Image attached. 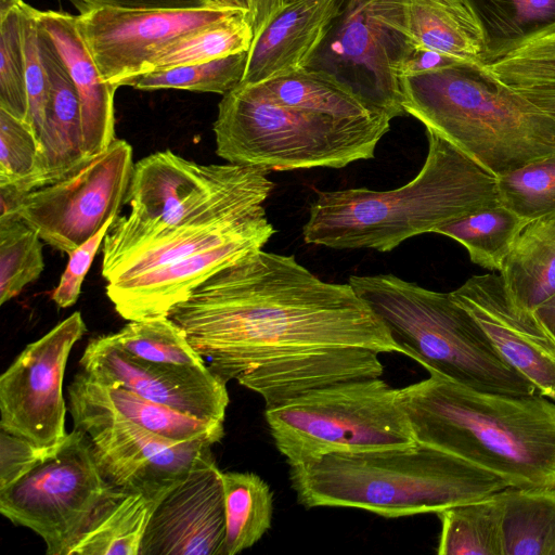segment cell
<instances>
[{
    "label": "cell",
    "mask_w": 555,
    "mask_h": 555,
    "mask_svg": "<svg viewBox=\"0 0 555 555\" xmlns=\"http://www.w3.org/2000/svg\"><path fill=\"white\" fill-rule=\"evenodd\" d=\"M168 317L208 369L266 408L330 384L380 377L379 353L402 348L349 283L325 282L294 256L249 251Z\"/></svg>",
    "instance_id": "1"
},
{
    "label": "cell",
    "mask_w": 555,
    "mask_h": 555,
    "mask_svg": "<svg viewBox=\"0 0 555 555\" xmlns=\"http://www.w3.org/2000/svg\"><path fill=\"white\" fill-rule=\"evenodd\" d=\"M414 439L502 478L555 488V402L481 391L438 373L400 388Z\"/></svg>",
    "instance_id": "2"
},
{
    "label": "cell",
    "mask_w": 555,
    "mask_h": 555,
    "mask_svg": "<svg viewBox=\"0 0 555 555\" xmlns=\"http://www.w3.org/2000/svg\"><path fill=\"white\" fill-rule=\"evenodd\" d=\"M420 172L389 191H319L302 228L306 243L336 249L389 251L413 236L501 204L496 177L447 140L426 131Z\"/></svg>",
    "instance_id": "3"
},
{
    "label": "cell",
    "mask_w": 555,
    "mask_h": 555,
    "mask_svg": "<svg viewBox=\"0 0 555 555\" xmlns=\"http://www.w3.org/2000/svg\"><path fill=\"white\" fill-rule=\"evenodd\" d=\"M400 87L406 115L495 177L555 153V118L487 65L401 76Z\"/></svg>",
    "instance_id": "4"
},
{
    "label": "cell",
    "mask_w": 555,
    "mask_h": 555,
    "mask_svg": "<svg viewBox=\"0 0 555 555\" xmlns=\"http://www.w3.org/2000/svg\"><path fill=\"white\" fill-rule=\"evenodd\" d=\"M289 479L307 508L352 507L388 518L437 514L508 487L499 476L422 443L330 454L291 467Z\"/></svg>",
    "instance_id": "5"
},
{
    "label": "cell",
    "mask_w": 555,
    "mask_h": 555,
    "mask_svg": "<svg viewBox=\"0 0 555 555\" xmlns=\"http://www.w3.org/2000/svg\"><path fill=\"white\" fill-rule=\"evenodd\" d=\"M348 283L388 327L403 354L428 372L481 391L538 393L502 359L450 293L430 291L393 274L351 275Z\"/></svg>",
    "instance_id": "6"
},
{
    "label": "cell",
    "mask_w": 555,
    "mask_h": 555,
    "mask_svg": "<svg viewBox=\"0 0 555 555\" xmlns=\"http://www.w3.org/2000/svg\"><path fill=\"white\" fill-rule=\"evenodd\" d=\"M390 120L386 115L333 118L278 104L238 85L219 102L212 129L216 153L230 164L268 172L337 169L373 158Z\"/></svg>",
    "instance_id": "7"
},
{
    "label": "cell",
    "mask_w": 555,
    "mask_h": 555,
    "mask_svg": "<svg viewBox=\"0 0 555 555\" xmlns=\"http://www.w3.org/2000/svg\"><path fill=\"white\" fill-rule=\"evenodd\" d=\"M268 171L236 164L203 165L167 150L134 164L126 202L103 241L102 261L178 228L217 221L264 204Z\"/></svg>",
    "instance_id": "8"
},
{
    "label": "cell",
    "mask_w": 555,
    "mask_h": 555,
    "mask_svg": "<svg viewBox=\"0 0 555 555\" xmlns=\"http://www.w3.org/2000/svg\"><path fill=\"white\" fill-rule=\"evenodd\" d=\"M279 452L291 467L335 453L409 448L414 439L400 389L379 377L330 384L266 408Z\"/></svg>",
    "instance_id": "9"
},
{
    "label": "cell",
    "mask_w": 555,
    "mask_h": 555,
    "mask_svg": "<svg viewBox=\"0 0 555 555\" xmlns=\"http://www.w3.org/2000/svg\"><path fill=\"white\" fill-rule=\"evenodd\" d=\"M129 492L102 475L86 435L73 429L40 463L0 490V513L37 533L48 555H72L102 514Z\"/></svg>",
    "instance_id": "10"
},
{
    "label": "cell",
    "mask_w": 555,
    "mask_h": 555,
    "mask_svg": "<svg viewBox=\"0 0 555 555\" xmlns=\"http://www.w3.org/2000/svg\"><path fill=\"white\" fill-rule=\"evenodd\" d=\"M133 167L132 146L115 139L54 182L24 194L0 189V216L16 215L44 243L69 255L117 217Z\"/></svg>",
    "instance_id": "11"
},
{
    "label": "cell",
    "mask_w": 555,
    "mask_h": 555,
    "mask_svg": "<svg viewBox=\"0 0 555 555\" xmlns=\"http://www.w3.org/2000/svg\"><path fill=\"white\" fill-rule=\"evenodd\" d=\"M68 410L103 477L127 492L163 496L211 453L214 443L207 440H170L114 412L76 403L69 402Z\"/></svg>",
    "instance_id": "12"
},
{
    "label": "cell",
    "mask_w": 555,
    "mask_h": 555,
    "mask_svg": "<svg viewBox=\"0 0 555 555\" xmlns=\"http://www.w3.org/2000/svg\"><path fill=\"white\" fill-rule=\"evenodd\" d=\"M86 332L81 313L75 311L15 358L0 377L1 430L42 448L65 439V367Z\"/></svg>",
    "instance_id": "13"
},
{
    "label": "cell",
    "mask_w": 555,
    "mask_h": 555,
    "mask_svg": "<svg viewBox=\"0 0 555 555\" xmlns=\"http://www.w3.org/2000/svg\"><path fill=\"white\" fill-rule=\"evenodd\" d=\"M240 11L100 8L81 12L76 22L102 79L118 88L143 75L150 62L176 40Z\"/></svg>",
    "instance_id": "14"
},
{
    "label": "cell",
    "mask_w": 555,
    "mask_h": 555,
    "mask_svg": "<svg viewBox=\"0 0 555 555\" xmlns=\"http://www.w3.org/2000/svg\"><path fill=\"white\" fill-rule=\"evenodd\" d=\"M397 59V41L377 20L373 0H349L308 68L327 72L393 119L406 115Z\"/></svg>",
    "instance_id": "15"
},
{
    "label": "cell",
    "mask_w": 555,
    "mask_h": 555,
    "mask_svg": "<svg viewBox=\"0 0 555 555\" xmlns=\"http://www.w3.org/2000/svg\"><path fill=\"white\" fill-rule=\"evenodd\" d=\"M91 379L125 387L185 414L224 423L227 383L208 366L162 364L133 357L111 334L90 339L79 360Z\"/></svg>",
    "instance_id": "16"
},
{
    "label": "cell",
    "mask_w": 555,
    "mask_h": 555,
    "mask_svg": "<svg viewBox=\"0 0 555 555\" xmlns=\"http://www.w3.org/2000/svg\"><path fill=\"white\" fill-rule=\"evenodd\" d=\"M450 294L502 359L555 402V339L533 311L513 301L500 274L474 275Z\"/></svg>",
    "instance_id": "17"
},
{
    "label": "cell",
    "mask_w": 555,
    "mask_h": 555,
    "mask_svg": "<svg viewBox=\"0 0 555 555\" xmlns=\"http://www.w3.org/2000/svg\"><path fill=\"white\" fill-rule=\"evenodd\" d=\"M221 470L212 452L156 504L139 555H225Z\"/></svg>",
    "instance_id": "18"
},
{
    "label": "cell",
    "mask_w": 555,
    "mask_h": 555,
    "mask_svg": "<svg viewBox=\"0 0 555 555\" xmlns=\"http://www.w3.org/2000/svg\"><path fill=\"white\" fill-rule=\"evenodd\" d=\"M274 233V228L256 231L134 278L107 283L106 295L125 320L168 317L210 275L243 255L261 249Z\"/></svg>",
    "instance_id": "19"
},
{
    "label": "cell",
    "mask_w": 555,
    "mask_h": 555,
    "mask_svg": "<svg viewBox=\"0 0 555 555\" xmlns=\"http://www.w3.org/2000/svg\"><path fill=\"white\" fill-rule=\"evenodd\" d=\"M373 10L397 41L398 54L429 50L482 64L481 29L465 0H373Z\"/></svg>",
    "instance_id": "20"
},
{
    "label": "cell",
    "mask_w": 555,
    "mask_h": 555,
    "mask_svg": "<svg viewBox=\"0 0 555 555\" xmlns=\"http://www.w3.org/2000/svg\"><path fill=\"white\" fill-rule=\"evenodd\" d=\"M341 10L336 0L288 2L253 41L240 85H257L307 68Z\"/></svg>",
    "instance_id": "21"
},
{
    "label": "cell",
    "mask_w": 555,
    "mask_h": 555,
    "mask_svg": "<svg viewBox=\"0 0 555 555\" xmlns=\"http://www.w3.org/2000/svg\"><path fill=\"white\" fill-rule=\"evenodd\" d=\"M37 18L53 41L77 91L85 153L98 154L116 139L114 95L117 88L102 79L79 34L76 16L37 10Z\"/></svg>",
    "instance_id": "22"
},
{
    "label": "cell",
    "mask_w": 555,
    "mask_h": 555,
    "mask_svg": "<svg viewBox=\"0 0 555 555\" xmlns=\"http://www.w3.org/2000/svg\"><path fill=\"white\" fill-rule=\"evenodd\" d=\"M39 39L50 88L39 139L35 189L60 179L88 156L83 150L77 91L53 41L40 24Z\"/></svg>",
    "instance_id": "23"
},
{
    "label": "cell",
    "mask_w": 555,
    "mask_h": 555,
    "mask_svg": "<svg viewBox=\"0 0 555 555\" xmlns=\"http://www.w3.org/2000/svg\"><path fill=\"white\" fill-rule=\"evenodd\" d=\"M273 228L263 204L217 221L178 228L102 261L107 283L125 281L236 237Z\"/></svg>",
    "instance_id": "24"
},
{
    "label": "cell",
    "mask_w": 555,
    "mask_h": 555,
    "mask_svg": "<svg viewBox=\"0 0 555 555\" xmlns=\"http://www.w3.org/2000/svg\"><path fill=\"white\" fill-rule=\"evenodd\" d=\"M68 402L109 411L164 438L219 442L222 422L202 420L144 398L125 387L89 378L81 370L67 387Z\"/></svg>",
    "instance_id": "25"
},
{
    "label": "cell",
    "mask_w": 555,
    "mask_h": 555,
    "mask_svg": "<svg viewBox=\"0 0 555 555\" xmlns=\"http://www.w3.org/2000/svg\"><path fill=\"white\" fill-rule=\"evenodd\" d=\"M500 276L513 301L530 311L555 294V216L524 227Z\"/></svg>",
    "instance_id": "26"
},
{
    "label": "cell",
    "mask_w": 555,
    "mask_h": 555,
    "mask_svg": "<svg viewBox=\"0 0 555 555\" xmlns=\"http://www.w3.org/2000/svg\"><path fill=\"white\" fill-rule=\"evenodd\" d=\"M481 29L485 65L555 33V0H465Z\"/></svg>",
    "instance_id": "27"
},
{
    "label": "cell",
    "mask_w": 555,
    "mask_h": 555,
    "mask_svg": "<svg viewBox=\"0 0 555 555\" xmlns=\"http://www.w3.org/2000/svg\"><path fill=\"white\" fill-rule=\"evenodd\" d=\"M248 86L278 104L333 118L359 119L386 115L376 112L350 87L321 69L307 67Z\"/></svg>",
    "instance_id": "28"
},
{
    "label": "cell",
    "mask_w": 555,
    "mask_h": 555,
    "mask_svg": "<svg viewBox=\"0 0 555 555\" xmlns=\"http://www.w3.org/2000/svg\"><path fill=\"white\" fill-rule=\"evenodd\" d=\"M500 494L504 555H552L555 488L507 487Z\"/></svg>",
    "instance_id": "29"
},
{
    "label": "cell",
    "mask_w": 555,
    "mask_h": 555,
    "mask_svg": "<svg viewBox=\"0 0 555 555\" xmlns=\"http://www.w3.org/2000/svg\"><path fill=\"white\" fill-rule=\"evenodd\" d=\"M225 513V555L251 547L270 529L273 494L249 472H221Z\"/></svg>",
    "instance_id": "30"
},
{
    "label": "cell",
    "mask_w": 555,
    "mask_h": 555,
    "mask_svg": "<svg viewBox=\"0 0 555 555\" xmlns=\"http://www.w3.org/2000/svg\"><path fill=\"white\" fill-rule=\"evenodd\" d=\"M502 512L499 491L437 513L441 521L437 554L504 555Z\"/></svg>",
    "instance_id": "31"
},
{
    "label": "cell",
    "mask_w": 555,
    "mask_h": 555,
    "mask_svg": "<svg viewBox=\"0 0 555 555\" xmlns=\"http://www.w3.org/2000/svg\"><path fill=\"white\" fill-rule=\"evenodd\" d=\"M527 223L514 211L499 204L450 221L435 233L461 243L474 263L500 271Z\"/></svg>",
    "instance_id": "32"
},
{
    "label": "cell",
    "mask_w": 555,
    "mask_h": 555,
    "mask_svg": "<svg viewBox=\"0 0 555 555\" xmlns=\"http://www.w3.org/2000/svg\"><path fill=\"white\" fill-rule=\"evenodd\" d=\"M160 499L125 494L82 535L72 555H139L149 519Z\"/></svg>",
    "instance_id": "33"
},
{
    "label": "cell",
    "mask_w": 555,
    "mask_h": 555,
    "mask_svg": "<svg viewBox=\"0 0 555 555\" xmlns=\"http://www.w3.org/2000/svg\"><path fill=\"white\" fill-rule=\"evenodd\" d=\"M253 39L249 12L240 11L176 40L150 62L144 74L249 51Z\"/></svg>",
    "instance_id": "34"
},
{
    "label": "cell",
    "mask_w": 555,
    "mask_h": 555,
    "mask_svg": "<svg viewBox=\"0 0 555 555\" xmlns=\"http://www.w3.org/2000/svg\"><path fill=\"white\" fill-rule=\"evenodd\" d=\"M111 336L128 353L145 361L207 366L190 345L184 331L169 317L129 321Z\"/></svg>",
    "instance_id": "35"
},
{
    "label": "cell",
    "mask_w": 555,
    "mask_h": 555,
    "mask_svg": "<svg viewBox=\"0 0 555 555\" xmlns=\"http://www.w3.org/2000/svg\"><path fill=\"white\" fill-rule=\"evenodd\" d=\"M43 269L39 234L16 215L0 216V305L36 281Z\"/></svg>",
    "instance_id": "36"
},
{
    "label": "cell",
    "mask_w": 555,
    "mask_h": 555,
    "mask_svg": "<svg viewBox=\"0 0 555 555\" xmlns=\"http://www.w3.org/2000/svg\"><path fill=\"white\" fill-rule=\"evenodd\" d=\"M247 60L248 51H244L208 62L150 72L134 78L129 86L145 91L180 89L224 95L242 82Z\"/></svg>",
    "instance_id": "37"
},
{
    "label": "cell",
    "mask_w": 555,
    "mask_h": 555,
    "mask_svg": "<svg viewBox=\"0 0 555 555\" xmlns=\"http://www.w3.org/2000/svg\"><path fill=\"white\" fill-rule=\"evenodd\" d=\"M500 203L525 219L555 216V153L496 177Z\"/></svg>",
    "instance_id": "38"
},
{
    "label": "cell",
    "mask_w": 555,
    "mask_h": 555,
    "mask_svg": "<svg viewBox=\"0 0 555 555\" xmlns=\"http://www.w3.org/2000/svg\"><path fill=\"white\" fill-rule=\"evenodd\" d=\"M38 154L31 127L0 108V188L16 194L34 190Z\"/></svg>",
    "instance_id": "39"
},
{
    "label": "cell",
    "mask_w": 555,
    "mask_h": 555,
    "mask_svg": "<svg viewBox=\"0 0 555 555\" xmlns=\"http://www.w3.org/2000/svg\"><path fill=\"white\" fill-rule=\"evenodd\" d=\"M22 5L0 17V108L28 124Z\"/></svg>",
    "instance_id": "40"
},
{
    "label": "cell",
    "mask_w": 555,
    "mask_h": 555,
    "mask_svg": "<svg viewBox=\"0 0 555 555\" xmlns=\"http://www.w3.org/2000/svg\"><path fill=\"white\" fill-rule=\"evenodd\" d=\"M487 67L513 88L555 85V33L529 42Z\"/></svg>",
    "instance_id": "41"
},
{
    "label": "cell",
    "mask_w": 555,
    "mask_h": 555,
    "mask_svg": "<svg viewBox=\"0 0 555 555\" xmlns=\"http://www.w3.org/2000/svg\"><path fill=\"white\" fill-rule=\"evenodd\" d=\"M37 10L23 3L22 25L26 63V87L28 95V124L38 142L44 124L49 99V77L43 62Z\"/></svg>",
    "instance_id": "42"
},
{
    "label": "cell",
    "mask_w": 555,
    "mask_h": 555,
    "mask_svg": "<svg viewBox=\"0 0 555 555\" xmlns=\"http://www.w3.org/2000/svg\"><path fill=\"white\" fill-rule=\"evenodd\" d=\"M116 218L112 217L98 233L68 255L66 269L52 294L53 301L60 308L72 307L78 300L83 279Z\"/></svg>",
    "instance_id": "43"
},
{
    "label": "cell",
    "mask_w": 555,
    "mask_h": 555,
    "mask_svg": "<svg viewBox=\"0 0 555 555\" xmlns=\"http://www.w3.org/2000/svg\"><path fill=\"white\" fill-rule=\"evenodd\" d=\"M56 447L42 448L0 429V490L20 479Z\"/></svg>",
    "instance_id": "44"
},
{
    "label": "cell",
    "mask_w": 555,
    "mask_h": 555,
    "mask_svg": "<svg viewBox=\"0 0 555 555\" xmlns=\"http://www.w3.org/2000/svg\"><path fill=\"white\" fill-rule=\"evenodd\" d=\"M81 12L100 9H197L214 7L209 0H76Z\"/></svg>",
    "instance_id": "45"
},
{
    "label": "cell",
    "mask_w": 555,
    "mask_h": 555,
    "mask_svg": "<svg viewBox=\"0 0 555 555\" xmlns=\"http://www.w3.org/2000/svg\"><path fill=\"white\" fill-rule=\"evenodd\" d=\"M248 2L254 41L282 12L287 0H248Z\"/></svg>",
    "instance_id": "46"
},
{
    "label": "cell",
    "mask_w": 555,
    "mask_h": 555,
    "mask_svg": "<svg viewBox=\"0 0 555 555\" xmlns=\"http://www.w3.org/2000/svg\"><path fill=\"white\" fill-rule=\"evenodd\" d=\"M539 108L555 118V85L515 88Z\"/></svg>",
    "instance_id": "47"
},
{
    "label": "cell",
    "mask_w": 555,
    "mask_h": 555,
    "mask_svg": "<svg viewBox=\"0 0 555 555\" xmlns=\"http://www.w3.org/2000/svg\"><path fill=\"white\" fill-rule=\"evenodd\" d=\"M533 312L555 339V294L539 305Z\"/></svg>",
    "instance_id": "48"
},
{
    "label": "cell",
    "mask_w": 555,
    "mask_h": 555,
    "mask_svg": "<svg viewBox=\"0 0 555 555\" xmlns=\"http://www.w3.org/2000/svg\"><path fill=\"white\" fill-rule=\"evenodd\" d=\"M210 4L218 8L236 9L249 12L248 0H209Z\"/></svg>",
    "instance_id": "49"
},
{
    "label": "cell",
    "mask_w": 555,
    "mask_h": 555,
    "mask_svg": "<svg viewBox=\"0 0 555 555\" xmlns=\"http://www.w3.org/2000/svg\"><path fill=\"white\" fill-rule=\"evenodd\" d=\"M23 0H0V17L4 16L11 10L22 5Z\"/></svg>",
    "instance_id": "50"
},
{
    "label": "cell",
    "mask_w": 555,
    "mask_h": 555,
    "mask_svg": "<svg viewBox=\"0 0 555 555\" xmlns=\"http://www.w3.org/2000/svg\"><path fill=\"white\" fill-rule=\"evenodd\" d=\"M294 1H298V0H287V3L288 2H294ZM340 5L341 8L344 9V7L348 3L349 0H336Z\"/></svg>",
    "instance_id": "51"
},
{
    "label": "cell",
    "mask_w": 555,
    "mask_h": 555,
    "mask_svg": "<svg viewBox=\"0 0 555 555\" xmlns=\"http://www.w3.org/2000/svg\"><path fill=\"white\" fill-rule=\"evenodd\" d=\"M552 555H555V548H554V551H553V554H552Z\"/></svg>",
    "instance_id": "52"
}]
</instances>
